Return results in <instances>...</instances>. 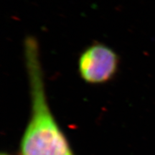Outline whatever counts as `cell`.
I'll list each match as a JSON object with an SVG mask.
<instances>
[{"label": "cell", "mask_w": 155, "mask_h": 155, "mask_svg": "<svg viewBox=\"0 0 155 155\" xmlns=\"http://www.w3.org/2000/svg\"><path fill=\"white\" fill-rule=\"evenodd\" d=\"M24 55L31 114L19 145L20 155H75L50 108L39 44L34 37L25 39Z\"/></svg>", "instance_id": "6da1fadb"}, {"label": "cell", "mask_w": 155, "mask_h": 155, "mask_svg": "<svg viewBox=\"0 0 155 155\" xmlns=\"http://www.w3.org/2000/svg\"><path fill=\"white\" fill-rule=\"evenodd\" d=\"M120 60L114 50L101 42H95L83 50L78 61L81 78L88 84L106 83L115 78Z\"/></svg>", "instance_id": "7a4b0ae2"}, {"label": "cell", "mask_w": 155, "mask_h": 155, "mask_svg": "<svg viewBox=\"0 0 155 155\" xmlns=\"http://www.w3.org/2000/svg\"><path fill=\"white\" fill-rule=\"evenodd\" d=\"M1 155H9L8 154H7V153H2Z\"/></svg>", "instance_id": "3957f363"}]
</instances>
